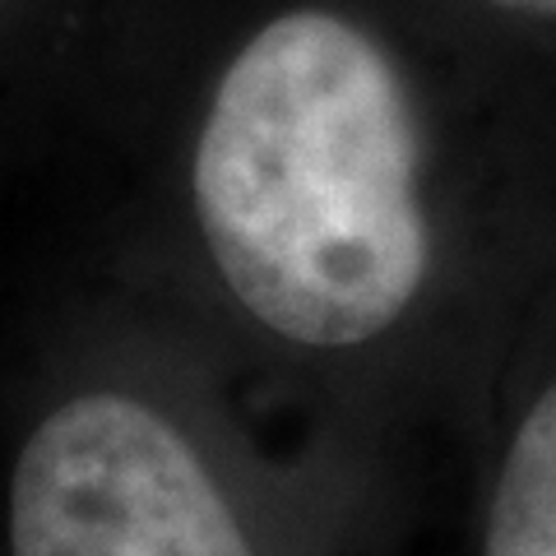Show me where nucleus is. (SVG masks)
Returning <instances> with one entry per match:
<instances>
[{"mask_svg": "<svg viewBox=\"0 0 556 556\" xmlns=\"http://www.w3.org/2000/svg\"><path fill=\"white\" fill-rule=\"evenodd\" d=\"M482 556H556V380L515 431Z\"/></svg>", "mask_w": 556, "mask_h": 556, "instance_id": "3", "label": "nucleus"}, {"mask_svg": "<svg viewBox=\"0 0 556 556\" xmlns=\"http://www.w3.org/2000/svg\"><path fill=\"white\" fill-rule=\"evenodd\" d=\"M506 10H529V14H556V0H496Z\"/></svg>", "mask_w": 556, "mask_h": 556, "instance_id": "4", "label": "nucleus"}, {"mask_svg": "<svg viewBox=\"0 0 556 556\" xmlns=\"http://www.w3.org/2000/svg\"><path fill=\"white\" fill-rule=\"evenodd\" d=\"M417 126L394 61L339 14L292 10L228 65L195 149L223 283L274 334L353 348L427 283Z\"/></svg>", "mask_w": 556, "mask_h": 556, "instance_id": "1", "label": "nucleus"}, {"mask_svg": "<svg viewBox=\"0 0 556 556\" xmlns=\"http://www.w3.org/2000/svg\"><path fill=\"white\" fill-rule=\"evenodd\" d=\"M14 556H255L181 431L126 394H79L33 431L10 492Z\"/></svg>", "mask_w": 556, "mask_h": 556, "instance_id": "2", "label": "nucleus"}]
</instances>
